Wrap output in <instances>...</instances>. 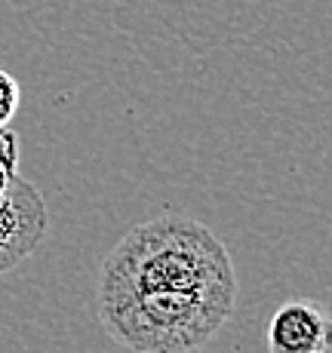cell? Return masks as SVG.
Returning a JSON list of instances; mask_svg holds the SVG:
<instances>
[{
    "instance_id": "6",
    "label": "cell",
    "mask_w": 332,
    "mask_h": 353,
    "mask_svg": "<svg viewBox=\"0 0 332 353\" xmlns=\"http://www.w3.org/2000/svg\"><path fill=\"white\" fill-rule=\"evenodd\" d=\"M19 111V83L10 71L0 68V126H6Z\"/></svg>"
},
{
    "instance_id": "1",
    "label": "cell",
    "mask_w": 332,
    "mask_h": 353,
    "mask_svg": "<svg viewBox=\"0 0 332 353\" xmlns=\"http://www.w3.org/2000/svg\"><path fill=\"white\" fill-rule=\"evenodd\" d=\"M135 292H188L234 304L237 280L231 255L200 221L160 215L135 225L101 264L99 295Z\"/></svg>"
},
{
    "instance_id": "7",
    "label": "cell",
    "mask_w": 332,
    "mask_h": 353,
    "mask_svg": "<svg viewBox=\"0 0 332 353\" xmlns=\"http://www.w3.org/2000/svg\"><path fill=\"white\" fill-rule=\"evenodd\" d=\"M317 353H332V344H329V347H320V350H317Z\"/></svg>"
},
{
    "instance_id": "5",
    "label": "cell",
    "mask_w": 332,
    "mask_h": 353,
    "mask_svg": "<svg viewBox=\"0 0 332 353\" xmlns=\"http://www.w3.org/2000/svg\"><path fill=\"white\" fill-rule=\"evenodd\" d=\"M16 163H19V139L16 132L0 126V185L16 175Z\"/></svg>"
},
{
    "instance_id": "4",
    "label": "cell",
    "mask_w": 332,
    "mask_h": 353,
    "mask_svg": "<svg viewBox=\"0 0 332 353\" xmlns=\"http://www.w3.org/2000/svg\"><path fill=\"white\" fill-rule=\"evenodd\" d=\"M329 314L314 301H286L268 325L271 353H317L329 347Z\"/></svg>"
},
{
    "instance_id": "3",
    "label": "cell",
    "mask_w": 332,
    "mask_h": 353,
    "mask_svg": "<svg viewBox=\"0 0 332 353\" xmlns=\"http://www.w3.org/2000/svg\"><path fill=\"white\" fill-rule=\"evenodd\" d=\"M46 203L31 181L12 175L0 185V274L22 264L46 236Z\"/></svg>"
},
{
    "instance_id": "2",
    "label": "cell",
    "mask_w": 332,
    "mask_h": 353,
    "mask_svg": "<svg viewBox=\"0 0 332 353\" xmlns=\"http://www.w3.org/2000/svg\"><path fill=\"white\" fill-rule=\"evenodd\" d=\"M234 304L188 292L99 295L108 338L135 353H191L219 335Z\"/></svg>"
}]
</instances>
